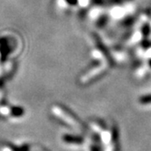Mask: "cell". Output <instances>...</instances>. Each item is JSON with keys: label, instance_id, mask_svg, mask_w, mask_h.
Returning a JSON list of instances; mask_svg holds the SVG:
<instances>
[{"label": "cell", "instance_id": "cell-4", "mask_svg": "<svg viewBox=\"0 0 151 151\" xmlns=\"http://www.w3.org/2000/svg\"><path fill=\"white\" fill-rule=\"evenodd\" d=\"M90 150L91 151H100V149H99V147L96 146V145H92L91 147H90Z\"/></svg>", "mask_w": 151, "mask_h": 151}, {"label": "cell", "instance_id": "cell-1", "mask_svg": "<svg viewBox=\"0 0 151 151\" xmlns=\"http://www.w3.org/2000/svg\"><path fill=\"white\" fill-rule=\"evenodd\" d=\"M52 113L53 115L57 116L58 119L63 121L65 124H67L68 126L73 127V128H77V129H81L83 128L82 123L71 112L67 110L65 107L55 105L52 107Z\"/></svg>", "mask_w": 151, "mask_h": 151}, {"label": "cell", "instance_id": "cell-2", "mask_svg": "<svg viewBox=\"0 0 151 151\" xmlns=\"http://www.w3.org/2000/svg\"><path fill=\"white\" fill-rule=\"evenodd\" d=\"M62 138L64 142L71 145H80L83 143V139L81 137L72 136V135H65Z\"/></svg>", "mask_w": 151, "mask_h": 151}, {"label": "cell", "instance_id": "cell-3", "mask_svg": "<svg viewBox=\"0 0 151 151\" xmlns=\"http://www.w3.org/2000/svg\"><path fill=\"white\" fill-rule=\"evenodd\" d=\"M139 101H140V103H141L142 105H148V104H150L151 103V94L142 96Z\"/></svg>", "mask_w": 151, "mask_h": 151}]
</instances>
